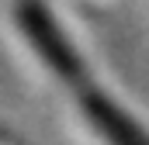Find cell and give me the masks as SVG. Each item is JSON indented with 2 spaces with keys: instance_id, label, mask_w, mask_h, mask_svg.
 Here are the masks:
<instances>
[{
  "instance_id": "obj_2",
  "label": "cell",
  "mask_w": 149,
  "mask_h": 145,
  "mask_svg": "<svg viewBox=\"0 0 149 145\" xmlns=\"http://www.w3.org/2000/svg\"><path fill=\"white\" fill-rule=\"evenodd\" d=\"M83 114L90 117V124H94L111 145H149L146 131L118 107L114 100H108V97L97 93V90H87V93H83Z\"/></svg>"
},
{
  "instance_id": "obj_1",
  "label": "cell",
  "mask_w": 149,
  "mask_h": 145,
  "mask_svg": "<svg viewBox=\"0 0 149 145\" xmlns=\"http://www.w3.org/2000/svg\"><path fill=\"white\" fill-rule=\"evenodd\" d=\"M17 21H21L28 41L35 45V52L45 59V66L56 72L59 79H66V83H83V76H87L83 59L76 55V48L66 41V35L59 31V24L52 21L49 7H42L38 0H21V3H17Z\"/></svg>"
}]
</instances>
